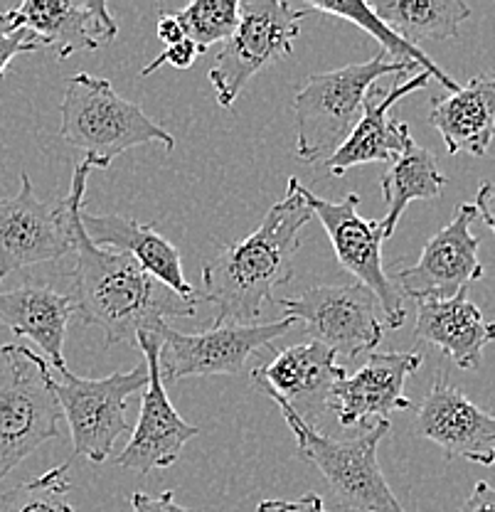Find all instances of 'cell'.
<instances>
[{
  "instance_id": "obj_1",
  "label": "cell",
  "mask_w": 495,
  "mask_h": 512,
  "mask_svg": "<svg viewBox=\"0 0 495 512\" xmlns=\"http://www.w3.org/2000/svg\"><path fill=\"white\" fill-rule=\"evenodd\" d=\"M313 212L298 192V178H289L286 195L242 242L220 244L202 266V301L217 308L212 325H252L262 316L279 286L294 281V259L301 247V229Z\"/></svg>"
},
{
  "instance_id": "obj_2",
  "label": "cell",
  "mask_w": 495,
  "mask_h": 512,
  "mask_svg": "<svg viewBox=\"0 0 495 512\" xmlns=\"http://www.w3.org/2000/svg\"><path fill=\"white\" fill-rule=\"evenodd\" d=\"M82 210L72 217V254L77 264L69 298L74 316L97 325L106 345L129 343L133 348H138V335L158 333L168 318H195L198 301L170 291L131 256L97 247L84 232Z\"/></svg>"
},
{
  "instance_id": "obj_3",
  "label": "cell",
  "mask_w": 495,
  "mask_h": 512,
  "mask_svg": "<svg viewBox=\"0 0 495 512\" xmlns=\"http://www.w3.org/2000/svg\"><path fill=\"white\" fill-rule=\"evenodd\" d=\"M60 138L84 153V163L109 168L114 158L143 143H163L168 151L175 138L133 101L116 94L109 79L87 72L67 79L60 101Z\"/></svg>"
},
{
  "instance_id": "obj_4",
  "label": "cell",
  "mask_w": 495,
  "mask_h": 512,
  "mask_svg": "<svg viewBox=\"0 0 495 512\" xmlns=\"http://www.w3.org/2000/svg\"><path fill=\"white\" fill-rule=\"evenodd\" d=\"M259 389L281 409L294 434L298 456L306 458L321 473L340 505L358 512H407L387 485L377 461V448L390 431V419L375 421L350 439H330L316 426L303 421L279 394L266 387Z\"/></svg>"
},
{
  "instance_id": "obj_5",
  "label": "cell",
  "mask_w": 495,
  "mask_h": 512,
  "mask_svg": "<svg viewBox=\"0 0 495 512\" xmlns=\"http://www.w3.org/2000/svg\"><path fill=\"white\" fill-rule=\"evenodd\" d=\"M412 69L417 67L387 60L385 52H380L367 62L311 74L291 101L296 116V158L301 163L328 160L358 126L365 96L377 79Z\"/></svg>"
},
{
  "instance_id": "obj_6",
  "label": "cell",
  "mask_w": 495,
  "mask_h": 512,
  "mask_svg": "<svg viewBox=\"0 0 495 512\" xmlns=\"http://www.w3.org/2000/svg\"><path fill=\"white\" fill-rule=\"evenodd\" d=\"M62 419L45 357L25 345L0 343V480L57 439Z\"/></svg>"
},
{
  "instance_id": "obj_7",
  "label": "cell",
  "mask_w": 495,
  "mask_h": 512,
  "mask_svg": "<svg viewBox=\"0 0 495 512\" xmlns=\"http://www.w3.org/2000/svg\"><path fill=\"white\" fill-rule=\"evenodd\" d=\"M92 170L79 160L72 188L55 200H40L28 173H23L18 195L0 197V281L13 271L72 254V217L84 207Z\"/></svg>"
},
{
  "instance_id": "obj_8",
  "label": "cell",
  "mask_w": 495,
  "mask_h": 512,
  "mask_svg": "<svg viewBox=\"0 0 495 512\" xmlns=\"http://www.w3.org/2000/svg\"><path fill=\"white\" fill-rule=\"evenodd\" d=\"M303 18V10L284 0H242L237 28L210 69L217 104L230 109L264 67L294 55Z\"/></svg>"
},
{
  "instance_id": "obj_9",
  "label": "cell",
  "mask_w": 495,
  "mask_h": 512,
  "mask_svg": "<svg viewBox=\"0 0 495 512\" xmlns=\"http://www.w3.org/2000/svg\"><path fill=\"white\" fill-rule=\"evenodd\" d=\"M148 384L146 362L129 372H114L101 380L72 375L69 370L55 377V394L69 424L72 446L77 456L92 463H104L116 441L131 431L126 421V404Z\"/></svg>"
},
{
  "instance_id": "obj_10",
  "label": "cell",
  "mask_w": 495,
  "mask_h": 512,
  "mask_svg": "<svg viewBox=\"0 0 495 512\" xmlns=\"http://www.w3.org/2000/svg\"><path fill=\"white\" fill-rule=\"evenodd\" d=\"M284 318L303 323L311 343L333 355L360 357L372 352L385 335V313L375 293L363 284H323L296 298L279 301Z\"/></svg>"
},
{
  "instance_id": "obj_11",
  "label": "cell",
  "mask_w": 495,
  "mask_h": 512,
  "mask_svg": "<svg viewBox=\"0 0 495 512\" xmlns=\"http://www.w3.org/2000/svg\"><path fill=\"white\" fill-rule=\"evenodd\" d=\"M294 325V318H281L274 323L212 325L202 333H180L165 323L156 333L161 338L158 370L163 382L185 377H237L254 352L269 348L276 338H284Z\"/></svg>"
},
{
  "instance_id": "obj_12",
  "label": "cell",
  "mask_w": 495,
  "mask_h": 512,
  "mask_svg": "<svg viewBox=\"0 0 495 512\" xmlns=\"http://www.w3.org/2000/svg\"><path fill=\"white\" fill-rule=\"evenodd\" d=\"M298 192H301L303 202L313 212V217L321 220L340 266L348 274H353L358 284L367 286L377 296L382 313H385V325L402 328L404 320H407V311H404L402 293L397 291L395 281L385 274V266H382L385 234H382L380 220H367L360 215L358 192H350L340 202L323 200L301 183H298Z\"/></svg>"
},
{
  "instance_id": "obj_13",
  "label": "cell",
  "mask_w": 495,
  "mask_h": 512,
  "mask_svg": "<svg viewBox=\"0 0 495 512\" xmlns=\"http://www.w3.org/2000/svg\"><path fill=\"white\" fill-rule=\"evenodd\" d=\"M478 212L471 202L456 207L454 220L424 244L417 264L397 271V291L417 301H449L456 293L481 281L486 269L478 259L481 239L471 232Z\"/></svg>"
},
{
  "instance_id": "obj_14",
  "label": "cell",
  "mask_w": 495,
  "mask_h": 512,
  "mask_svg": "<svg viewBox=\"0 0 495 512\" xmlns=\"http://www.w3.org/2000/svg\"><path fill=\"white\" fill-rule=\"evenodd\" d=\"M138 348L148 370V384L141 392V414L129 444L116 456V463L126 471L148 476L153 471L170 468L180 458V451L190 439L200 434L198 426L188 424L170 404L165 382L158 370L161 338L156 333L138 335Z\"/></svg>"
},
{
  "instance_id": "obj_15",
  "label": "cell",
  "mask_w": 495,
  "mask_h": 512,
  "mask_svg": "<svg viewBox=\"0 0 495 512\" xmlns=\"http://www.w3.org/2000/svg\"><path fill=\"white\" fill-rule=\"evenodd\" d=\"M412 434L439 446L449 461L466 458L478 466H495V414L483 412L459 387H451L441 370L417 407Z\"/></svg>"
},
{
  "instance_id": "obj_16",
  "label": "cell",
  "mask_w": 495,
  "mask_h": 512,
  "mask_svg": "<svg viewBox=\"0 0 495 512\" xmlns=\"http://www.w3.org/2000/svg\"><path fill=\"white\" fill-rule=\"evenodd\" d=\"M3 18L10 28L33 32L60 62L77 52L101 50L119 35L104 0H25L5 10Z\"/></svg>"
},
{
  "instance_id": "obj_17",
  "label": "cell",
  "mask_w": 495,
  "mask_h": 512,
  "mask_svg": "<svg viewBox=\"0 0 495 512\" xmlns=\"http://www.w3.org/2000/svg\"><path fill=\"white\" fill-rule=\"evenodd\" d=\"M422 352H372L353 375L335 382L328 394V409L338 416V424L370 426V421L387 419V414L407 412L412 402L404 397V382L422 367Z\"/></svg>"
},
{
  "instance_id": "obj_18",
  "label": "cell",
  "mask_w": 495,
  "mask_h": 512,
  "mask_svg": "<svg viewBox=\"0 0 495 512\" xmlns=\"http://www.w3.org/2000/svg\"><path fill=\"white\" fill-rule=\"evenodd\" d=\"M429 82L431 74L419 72L412 79H407V82L397 84L392 89L372 87L365 96L363 116H360L358 126L353 128L348 141L326 160L328 173L333 178H340V175L358 168V165L390 163L392 158H397L414 138L404 121L390 116L392 106L399 104L404 96L424 89Z\"/></svg>"
},
{
  "instance_id": "obj_19",
  "label": "cell",
  "mask_w": 495,
  "mask_h": 512,
  "mask_svg": "<svg viewBox=\"0 0 495 512\" xmlns=\"http://www.w3.org/2000/svg\"><path fill=\"white\" fill-rule=\"evenodd\" d=\"M348 370L335 365V355L318 343L291 345L276 352L266 367L252 372V384L279 394L303 421L313 424L328 409V394Z\"/></svg>"
},
{
  "instance_id": "obj_20",
  "label": "cell",
  "mask_w": 495,
  "mask_h": 512,
  "mask_svg": "<svg viewBox=\"0 0 495 512\" xmlns=\"http://www.w3.org/2000/svg\"><path fill=\"white\" fill-rule=\"evenodd\" d=\"M82 227L97 247L131 256L148 276L161 281L170 291L188 301H202L198 288L185 279L178 247L158 234L153 224H141L124 215H92L82 210Z\"/></svg>"
},
{
  "instance_id": "obj_21",
  "label": "cell",
  "mask_w": 495,
  "mask_h": 512,
  "mask_svg": "<svg viewBox=\"0 0 495 512\" xmlns=\"http://www.w3.org/2000/svg\"><path fill=\"white\" fill-rule=\"evenodd\" d=\"M414 335L439 348L461 370H476L483 348L495 340V323L483 318L481 308L468 298V288H463L449 301H419Z\"/></svg>"
},
{
  "instance_id": "obj_22",
  "label": "cell",
  "mask_w": 495,
  "mask_h": 512,
  "mask_svg": "<svg viewBox=\"0 0 495 512\" xmlns=\"http://www.w3.org/2000/svg\"><path fill=\"white\" fill-rule=\"evenodd\" d=\"M429 124L444 138L449 156H486L495 138V67L468 79L459 92L431 101Z\"/></svg>"
},
{
  "instance_id": "obj_23",
  "label": "cell",
  "mask_w": 495,
  "mask_h": 512,
  "mask_svg": "<svg viewBox=\"0 0 495 512\" xmlns=\"http://www.w3.org/2000/svg\"><path fill=\"white\" fill-rule=\"evenodd\" d=\"M74 316L72 298L50 286H18L0 291V323L18 338H30L57 372L67 370L65 338Z\"/></svg>"
},
{
  "instance_id": "obj_24",
  "label": "cell",
  "mask_w": 495,
  "mask_h": 512,
  "mask_svg": "<svg viewBox=\"0 0 495 512\" xmlns=\"http://www.w3.org/2000/svg\"><path fill=\"white\" fill-rule=\"evenodd\" d=\"M449 185V178L439 170L434 153L409 143L397 158L387 163L382 175V195L387 202V215L380 220L382 234L390 239L395 234L399 217L414 200H434Z\"/></svg>"
},
{
  "instance_id": "obj_25",
  "label": "cell",
  "mask_w": 495,
  "mask_h": 512,
  "mask_svg": "<svg viewBox=\"0 0 495 512\" xmlns=\"http://www.w3.org/2000/svg\"><path fill=\"white\" fill-rule=\"evenodd\" d=\"M367 8L414 47L424 40L459 37L461 23L471 18L463 0H372Z\"/></svg>"
},
{
  "instance_id": "obj_26",
  "label": "cell",
  "mask_w": 495,
  "mask_h": 512,
  "mask_svg": "<svg viewBox=\"0 0 495 512\" xmlns=\"http://www.w3.org/2000/svg\"><path fill=\"white\" fill-rule=\"evenodd\" d=\"M301 10L306 15L323 13V15H333V18L348 20V23L358 25L360 30H365L367 35H372L377 42H380V52H385L387 60L409 64V67H419L422 72L431 74V79H436L441 87L449 89L451 94L461 89V84L454 82V79H451L439 64L431 60L422 47H414L409 45L407 40H402L397 32H392L375 13H372L370 8H367V3H363V0H330V3H326V0H308L306 8Z\"/></svg>"
},
{
  "instance_id": "obj_27",
  "label": "cell",
  "mask_w": 495,
  "mask_h": 512,
  "mask_svg": "<svg viewBox=\"0 0 495 512\" xmlns=\"http://www.w3.org/2000/svg\"><path fill=\"white\" fill-rule=\"evenodd\" d=\"M185 37L205 55L215 42H225L239 23V3L234 0H193L175 13Z\"/></svg>"
},
{
  "instance_id": "obj_28",
  "label": "cell",
  "mask_w": 495,
  "mask_h": 512,
  "mask_svg": "<svg viewBox=\"0 0 495 512\" xmlns=\"http://www.w3.org/2000/svg\"><path fill=\"white\" fill-rule=\"evenodd\" d=\"M72 490L69 463L42 473L0 495V512H74L67 495Z\"/></svg>"
},
{
  "instance_id": "obj_29",
  "label": "cell",
  "mask_w": 495,
  "mask_h": 512,
  "mask_svg": "<svg viewBox=\"0 0 495 512\" xmlns=\"http://www.w3.org/2000/svg\"><path fill=\"white\" fill-rule=\"evenodd\" d=\"M45 50L42 42L37 40L33 32L28 30H15L5 23L3 13H0V79L8 72L10 62L18 55H30V52Z\"/></svg>"
},
{
  "instance_id": "obj_30",
  "label": "cell",
  "mask_w": 495,
  "mask_h": 512,
  "mask_svg": "<svg viewBox=\"0 0 495 512\" xmlns=\"http://www.w3.org/2000/svg\"><path fill=\"white\" fill-rule=\"evenodd\" d=\"M198 57H200L198 47H195L193 42L185 37V40H180V42H175V45L165 47V50L156 57V60H153L151 64H146V67L141 69V74H143V77H148V74H153L156 69H161L163 64H170V67H175V69H190L195 64V60H198Z\"/></svg>"
},
{
  "instance_id": "obj_31",
  "label": "cell",
  "mask_w": 495,
  "mask_h": 512,
  "mask_svg": "<svg viewBox=\"0 0 495 512\" xmlns=\"http://www.w3.org/2000/svg\"><path fill=\"white\" fill-rule=\"evenodd\" d=\"M131 512H195L190 508L175 503L173 490H165L161 495H148V493H133L131 495Z\"/></svg>"
},
{
  "instance_id": "obj_32",
  "label": "cell",
  "mask_w": 495,
  "mask_h": 512,
  "mask_svg": "<svg viewBox=\"0 0 495 512\" xmlns=\"http://www.w3.org/2000/svg\"><path fill=\"white\" fill-rule=\"evenodd\" d=\"M257 512H328L321 495L306 493L298 500H262Z\"/></svg>"
},
{
  "instance_id": "obj_33",
  "label": "cell",
  "mask_w": 495,
  "mask_h": 512,
  "mask_svg": "<svg viewBox=\"0 0 495 512\" xmlns=\"http://www.w3.org/2000/svg\"><path fill=\"white\" fill-rule=\"evenodd\" d=\"M459 512H495V488L486 480H478L473 493L468 495L466 503L461 505Z\"/></svg>"
},
{
  "instance_id": "obj_34",
  "label": "cell",
  "mask_w": 495,
  "mask_h": 512,
  "mask_svg": "<svg viewBox=\"0 0 495 512\" xmlns=\"http://www.w3.org/2000/svg\"><path fill=\"white\" fill-rule=\"evenodd\" d=\"M473 207H476L478 217L486 222V227H491L495 234V180H486V183L478 188Z\"/></svg>"
},
{
  "instance_id": "obj_35",
  "label": "cell",
  "mask_w": 495,
  "mask_h": 512,
  "mask_svg": "<svg viewBox=\"0 0 495 512\" xmlns=\"http://www.w3.org/2000/svg\"><path fill=\"white\" fill-rule=\"evenodd\" d=\"M156 35L161 37V40L165 42V45H175V42L185 40V32L183 28H180L178 18L170 13H161L158 15V23H156Z\"/></svg>"
}]
</instances>
